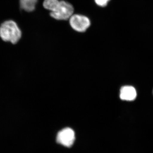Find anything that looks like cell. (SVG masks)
<instances>
[{
  "mask_svg": "<svg viewBox=\"0 0 153 153\" xmlns=\"http://www.w3.org/2000/svg\"></svg>",
  "mask_w": 153,
  "mask_h": 153,
  "instance_id": "9c48e42d",
  "label": "cell"
},
{
  "mask_svg": "<svg viewBox=\"0 0 153 153\" xmlns=\"http://www.w3.org/2000/svg\"><path fill=\"white\" fill-rule=\"evenodd\" d=\"M22 36L21 29L13 20H7L0 25V38L4 41L16 44L21 39Z\"/></svg>",
  "mask_w": 153,
  "mask_h": 153,
  "instance_id": "6da1fadb",
  "label": "cell"
},
{
  "mask_svg": "<svg viewBox=\"0 0 153 153\" xmlns=\"http://www.w3.org/2000/svg\"><path fill=\"white\" fill-rule=\"evenodd\" d=\"M69 19L72 29L77 32H84L90 27L91 22L88 17L79 14H73Z\"/></svg>",
  "mask_w": 153,
  "mask_h": 153,
  "instance_id": "3957f363",
  "label": "cell"
},
{
  "mask_svg": "<svg viewBox=\"0 0 153 153\" xmlns=\"http://www.w3.org/2000/svg\"><path fill=\"white\" fill-rule=\"evenodd\" d=\"M38 0H19L20 7L27 12H32L35 10Z\"/></svg>",
  "mask_w": 153,
  "mask_h": 153,
  "instance_id": "8992f818",
  "label": "cell"
},
{
  "mask_svg": "<svg viewBox=\"0 0 153 153\" xmlns=\"http://www.w3.org/2000/svg\"><path fill=\"white\" fill-rule=\"evenodd\" d=\"M120 96L122 100L133 101L137 97L136 90L134 87L131 85L123 86L120 89Z\"/></svg>",
  "mask_w": 153,
  "mask_h": 153,
  "instance_id": "5b68a950",
  "label": "cell"
},
{
  "mask_svg": "<svg viewBox=\"0 0 153 153\" xmlns=\"http://www.w3.org/2000/svg\"><path fill=\"white\" fill-rule=\"evenodd\" d=\"M75 139V133L73 129L66 128L57 133L56 141L64 146L69 148L74 144Z\"/></svg>",
  "mask_w": 153,
  "mask_h": 153,
  "instance_id": "277c9868",
  "label": "cell"
},
{
  "mask_svg": "<svg viewBox=\"0 0 153 153\" xmlns=\"http://www.w3.org/2000/svg\"><path fill=\"white\" fill-rule=\"evenodd\" d=\"M110 0H94L97 5L101 7H105Z\"/></svg>",
  "mask_w": 153,
  "mask_h": 153,
  "instance_id": "ba28073f",
  "label": "cell"
},
{
  "mask_svg": "<svg viewBox=\"0 0 153 153\" xmlns=\"http://www.w3.org/2000/svg\"><path fill=\"white\" fill-rule=\"evenodd\" d=\"M74 9L70 3L60 1V4L55 11L51 12L50 16L57 20H67L73 15Z\"/></svg>",
  "mask_w": 153,
  "mask_h": 153,
  "instance_id": "7a4b0ae2",
  "label": "cell"
},
{
  "mask_svg": "<svg viewBox=\"0 0 153 153\" xmlns=\"http://www.w3.org/2000/svg\"><path fill=\"white\" fill-rule=\"evenodd\" d=\"M60 3L59 0H44L43 6L44 8L53 12L58 7Z\"/></svg>",
  "mask_w": 153,
  "mask_h": 153,
  "instance_id": "52a82bcc",
  "label": "cell"
}]
</instances>
